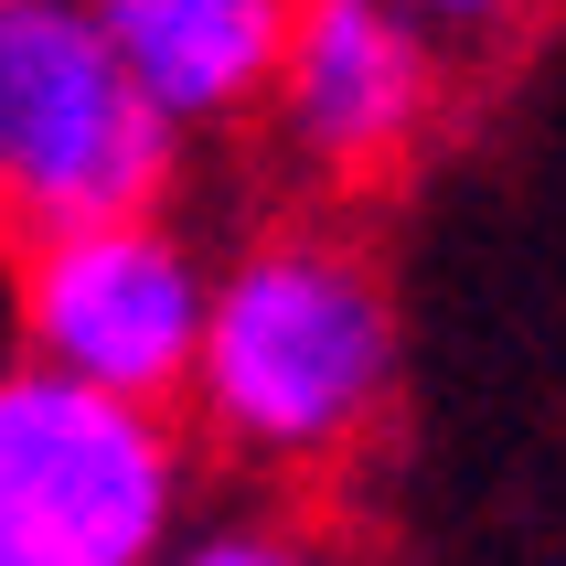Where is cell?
I'll use <instances>...</instances> for the list:
<instances>
[{
    "label": "cell",
    "instance_id": "1",
    "mask_svg": "<svg viewBox=\"0 0 566 566\" xmlns=\"http://www.w3.org/2000/svg\"><path fill=\"white\" fill-rule=\"evenodd\" d=\"M203 439L256 471L343 460L396 396V311L343 235H268L203 279V332L182 375Z\"/></svg>",
    "mask_w": 566,
    "mask_h": 566
},
{
    "label": "cell",
    "instance_id": "2",
    "mask_svg": "<svg viewBox=\"0 0 566 566\" xmlns=\"http://www.w3.org/2000/svg\"><path fill=\"white\" fill-rule=\"evenodd\" d=\"M182 428L43 364H0V566H150L182 535Z\"/></svg>",
    "mask_w": 566,
    "mask_h": 566
},
{
    "label": "cell",
    "instance_id": "3",
    "mask_svg": "<svg viewBox=\"0 0 566 566\" xmlns=\"http://www.w3.org/2000/svg\"><path fill=\"white\" fill-rule=\"evenodd\" d=\"M171 182V128L107 54L96 0H0V235L150 214Z\"/></svg>",
    "mask_w": 566,
    "mask_h": 566
},
{
    "label": "cell",
    "instance_id": "4",
    "mask_svg": "<svg viewBox=\"0 0 566 566\" xmlns=\"http://www.w3.org/2000/svg\"><path fill=\"white\" fill-rule=\"evenodd\" d=\"M192 332H203V268L160 214L64 224L11 256V343L43 375L171 407L192 375Z\"/></svg>",
    "mask_w": 566,
    "mask_h": 566
},
{
    "label": "cell",
    "instance_id": "5",
    "mask_svg": "<svg viewBox=\"0 0 566 566\" xmlns=\"http://www.w3.org/2000/svg\"><path fill=\"white\" fill-rule=\"evenodd\" d=\"M449 96V43L396 11V0H289L268 107L289 118V150L332 182H375L428 139Z\"/></svg>",
    "mask_w": 566,
    "mask_h": 566
},
{
    "label": "cell",
    "instance_id": "6",
    "mask_svg": "<svg viewBox=\"0 0 566 566\" xmlns=\"http://www.w3.org/2000/svg\"><path fill=\"white\" fill-rule=\"evenodd\" d=\"M96 22L160 128H214L268 107L289 0H96Z\"/></svg>",
    "mask_w": 566,
    "mask_h": 566
},
{
    "label": "cell",
    "instance_id": "7",
    "mask_svg": "<svg viewBox=\"0 0 566 566\" xmlns=\"http://www.w3.org/2000/svg\"><path fill=\"white\" fill-rule=\"evenodd\" d=\"M150 566H343V545L321 524H300V513H224V524L171 535Z\"/></svg>",
    "mask_w": 566,
    "mask_h": 566
},
{
    "label": "cell",
    "instance_id": "8",
    "mask_svg": "<svg viewBox=\"0 0 566 566\" xmlns=\"http://www.w3.org/2000/svg\"><path fill=\"white\" fill-rule=\"evenodd\" d=\"M396 11H407L428 43H503L535 0H396Z\"/></svg>",
    "mask_w": 566,
    "mask_h": 566
},
{
    "label": "cell",
    "instance_id": "9",
    "mask_svg": "<svg viewBox=\"0 0 566 566\" xmlns=\"http://www.w3.org/2000/svg\"><path fill=\"white\" fill-rule=\"evenodd\" d=\"M0 343H11V256H0Z\"/></svg>",
    "mask_w": 566,
    "mask_h": 566
}]
</instances>
